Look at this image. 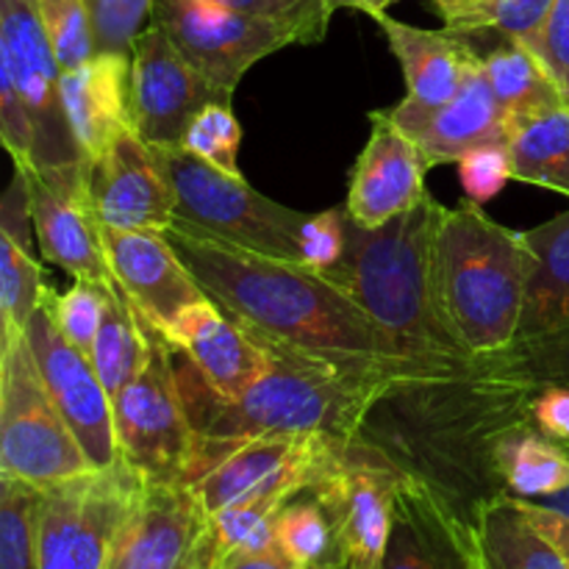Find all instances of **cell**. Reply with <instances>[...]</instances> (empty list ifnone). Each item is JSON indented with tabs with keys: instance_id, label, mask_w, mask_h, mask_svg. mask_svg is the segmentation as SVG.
I'll return each mask as SVG.
<instances>
[{
	"instance_id": "1",
	"label": "cell",
	"mask_w": 569,
	"mask_h": 569,
	"mask_svg": "<svg viewBox=\"0 0 569 569\" xmlns=\"http://www.w3.org/2000/svg\"><path fill=\"white\" fill-rule=\"evenodd\" d=\"M253 333L267 348L270 365L237 398L211 389L198 367L176 348L178 387L200 442H244L256 437L359 439L389 389L420 381V372L403 361L315 353Z\"/></svg>"
},
{
	"instance_id": "2",
	"label": "cell",
	"mask_w": 569,
	"mask_h": 569,
	"mask_svg": "<svg viewBox=\"0 0 569 569\" xmlns=\"http://www.w3.org/2000/svg\"><path fill=\"white\" fill-rule=\"evenodd\" d=\"M164 237L200 289L242 326L315 353L400 361L381 328L320 270L253 253L183 220Z\"/></svg>"
},
{
	"instance_id": "3",
	"label": "cell",
	"mask_w": 569,
	"mask_h": 569,
	"mask_svg": "<svg viewBox=\"0 0 569 569\" xmlns=\"http://www.w3.org/2000/svg\"><path fill=\"white\" fill-rule=\"evenodd\" d=\"M445 206L428 194L406 214L365 228L345 220V250L322 276L337 283L420 381L472 372L483 361L450 331L437 295V233Z\"/></svg>"
},
{
	"instance_id": "4",
	"label": "cell",
	"mask_w": 569,
	"mask_h": 569,
	"mask_svg": "<svg viewBox=\"0 0 569 569\" xmlns=\"http://www.w3.org/2000/svg\"><path fill=\"white\" fill-rule=\"evenodd\" d=\"M537 253L526 231H511L467 200L442 211L437 233V295L450 331L472 359H500L522 320Z\"/></svg>"
},
{
	"instance_id": "5",
	"label": "cell",
	"mask_w": 569,
	"mask_h": 569,
	"mask_svg": "<svg viewBox=\"0 0 569 569\" xmlns=\"http://www.w3.org/2000/svg\"><path fill=\"white\" fill-rule=\"evenodd\" d=\"M333 11L326 0L292 14H244L214 0H156L153 22L167 31L189 64L222 94L233 98L256 61L326 39Z\"/></svg>"
},
{
	"instance_id": "6",
	"label": "cell",
	"mask_w": 569,
	"mask_h": 569,
	"mask_svg": "<svg viewBox=\"0 0 569 569\" xmlns=\"http://www.w3.org/2000/svg\"><path fill=\"white\" fill-rule=\"evenodd\" d=\"M153 156L176 194L178 220L253 253L303 264L309 214L276 203L244 178L228 176L183 148L153 150Z\"/></svg>"
},
{
	"instance_id": "7",
	"label": "cell",
	"mask_w": 569,
	"mask_h": 569,
	"mask_svg": "<svg viewBox=\"0 0 569 569\" xmlns=\"http://www.w3.org/2000/svg\"><path fill=\"white\" fill-rule=\"evenodd\" d=\"M92 470L44 387L26 331H0V472L48 489Z\"/></svg>"
},
{
	"instance_id": "8",
	"label": "cell",
	"mask_w": 569,
	"mask_h": 569,
	"mask_svg": "<svg viewBox=\"0 0 569 569\" xmlns=\"http://www.w3.org/2000/svg\"><path fill=\"white\" fill-rule=\"evenodd\" d=\"M111 403L120 461L148 481H192L200 439L178 387L176 348L156 326L148 365Z\"/></svg>"
},
{
	"instance_id": "9",
	"label": "cell",
	"mask_w": 569,
	"mask_h": 569,
	"mask_svg": "<svg viewBox=\"0 0 569 569\" xmlns=\"http://www.w3.org/2000/svg\"><path fill=\"white\" fill-rule=\"evenodd\" d=\"M400 478L403 470L361 439L333 442L306 487L333 526V559L326 569H381Z\"/></svg>"
},
{
	"instance_id": "10",
	"label": "cell",
	"mask_w": 569,
	"mask_h": 569,
	"mask_svg": "<svg viewBox=\"0 0 569 569\" xmlns=\"http://www.w3.org/2000/svg\"><path fill=\"white\" fill-rule=\"evenodd\" d=\"M144 478L117 461L42 489L39 569H103Z\"/></svg>"
},
{
	"instance_id": "11",
	"label": "cell",
	"mask_w": 569,
	"mask_h": 569,
	"mask_svg": "<svg viewBox=\"0 0 569 569\" xmlns=\"http://www.w3.org/2000/svg\"><path fill=\"white\" fill-rule=\"evenodd\" d=\"M0 72L9 76L33 126V167L70 170L81 167L72 128L61 98V70L39 20L37 0H0Z\"/></svg>"
},
{
	"instance_id": "12",
	"label": "cell",
	"mask_w": 569,
	"mask_h": 569,
	"mask_svg": "<svg viewBox=\"0 0 569 569\" xmlns=\"http://www.w3.org/2000/svg\"><path fill=\"white\" fill-rule=\"evenodd\" d=\"M337 437H256L244 442H200L192 489L206 515L259 498L298 495L315 481Z\"/></svg>"
},
{
	"instance_id": "13",
	"label": "cell",
	"mask_w": 569,
	"mask_h": 569,
	"mask_svg": "<svg viewBox=\"0 0 569 569\" xmlns=\"http://www.w3.org/2000/svg\"><path fill=\"white\" fill-rule=\"evenodd\" d=\"M537 253L522 320L506 356L528 383L569 387V211L526 231Z\"/></svg>"
},
{
	"instance_id": "14",
	"label": "cell",
	"mask_w": 569,
	"mask_h": 569,
	"mask_svg": "<svg viewBox=\"0 0 569 569\" xmlns=\"http://www.w3.org/2000/svg\"><path fill=\"white\" fill-rule=\"evenodd\" d=\"M231 103L233 98L211 87L167 31L150 20L131 53V128L148 148H181L194 117L209 103Z\"/></svg>"
},
{
	"instance_id": "15",
	"label": "cell",
	"mask_w": 569,
	"mask_h": 569,
	"mask_svg": "<svg viewBox=\"0 0 569 569\" xmlns=\"http://www.w3.org/2000/svg\"><path fill=\"white\" fill-rule=\"evenodd\" d=\"M206 522L192 483L144 478L103 569H209Z\"/></svg>"
},
{
	"instance_id": "16",
	"label": "cell",
	"mask_w": 569,
	"mask_h": 569,
	"mask_svg": "<svg viewBox=\"0 0 569 569\" xmlns=\"http://www.w3.org/2000/svg\"><path fill=\"white\" fill-rule=\"evenodd\" d=\"M26 337L31 342L33 356H37L39 372H42L50 398L59 406L61 417L72 428L94 470L117 465L120 450H117L114 437L111 395L106 392L103 381L94 372L92 359L61 337L53 317H50V309L44 306V298L28 320Z\"/></svg>"
},
{
	"instance_id": "17",
	"label": "cell",
	"mask_w": 569,
	"mask_h": 569,
	"mask_svg": "<svg viewBox=\"0 0 569 569\" xmlns=\"http://www.w3.org/2000/svg\"><path fill=\"white\" fill-rule=\"evenodd\" d=\"M33 231L42 259L76 281L114 283L103 248V226L89 198L87 164L70 170H26Z\"/></svg>"
},
{
	"instance_id": "18",
	"label": "cell",
	"mask_w": 569,
	"mask_h": 569,
	"mask_svg": "<svg viewBox=\"0 0 569 569\" xmlns=\"http://www.w3.org/2000/svg\"><path fill=\"white\" fill-rule=\"evenodd\" d=\"M370 139L350 170L345 209L359 226L378 228L428 198L426 176L431 167L387 109L370 111Z\"/></svg>"
},
{
	"instance_id": "19",
	"label": "cell",
	"mask_w": 569,
	"mask_h": 569,
	"mask_svg": "<svg viewBox=\"0 0 569 569\" xmlns=\"http://www.w3.org/2000/svg\"><path fill=\"white\" fill-rule=\"evenodd\" d=\"M87 170L89 198L103 228L167 231L178 220L176 194L161 176L153 150L133 128H126L103 159Z\"/></svg>"
},
{
	"instance_id": "20",
	"label": "cell",
	"mask_w": 569,
	"mask_h": 569,
	"mask_svg": "<svg viewBox=\"0 0 569 569\" xmlns=\"http://www.w3.org/2000/svg\"><path fill=\"white\" fill-rule=\"evenodd\" d=\"M387 114L406 137L415 139L428 167L459 164L470 150L509 144L506 117L483 76L481 59L467 72L461 89L448 103L420 106L403 98L387 109Z\"/></svg>"
},
{
	"instance_id": "21",
	"label": "cell",
	"mask_w": 569,
	"mask_h": 569,
	"mask_svg": "<svg viewBox=\"0 0 569 569\" xmlns=\"http://www.w3.org/2000/svg\"><path fill=\"white\" fill-rule=\"evenodd\" d=\"M103 248L114 281L139 315L161 333L187 309L206 300L198 278L189 272L164 231H114L103 228Z\"/></svg>"
},
{
	"instance_id": "22",
	"label": "cell",
	"mask_w": 569,
	"mask_h": 569,
	"mask_svg": "<svg viewBox=\"0 0 569 569\" xmlns=\"http://www.w3.org/2000/svg\"><path fill=\"white\" fill-rule=\"evenodd\" d=\"M381 569H478L465 515L422 478H400Z\"/></svg>"
},
{
	"instance_id": "23",
	"label": "cell",
	"mask_w": 569,
	"mask_h": 569,
	"mask_svg": "<svg viewBox=\"0 0 569 569\" xmlns=\"http://www.w3.org/2000/svg\"><path fill=\"white\" fill-rule=\"evenodd\" d=\"M164 337L198 367L206 383L226 398H237L253 387L270 365L261 339L211 298L183 311Z\"/></svg>"
},
{
	"instance_id": "24",
	"label": "cell",
	"mask_w": 569,
	"mask_h": 569,
	"mask_svg": "<svg viewBox=\"0 0 569 569\" xmlns=\"http://www.w3.org/2000/svg\"><path fill=\"white\" fill-rule=\"evenodd\" d=\"M131 59L94 53L87 64L64 72L61 98L83 164L103 159L126 128H131Z\"/></svg>"
},
{
	"instance_id": "25",
	"label": "cell",
	"mask_w": 569,
	"mask_h": 569,
	"mask_svg": "<svg viewBox=\"0 0 569 569\" xmlns=\"http://www.w3.org/2000/svg\"><path fill=\"white\" fill-rule=\"evenodd\" d=\"M372 20L387 37L389 50L400 61L406 76V100L420 106H442L465 83L467 72L478 64L481 53L472 48L470 33L442 28V31H428L415 28L409 22L392 20L383 11Z\"/></svg>"
},
{
	"instance_id": "26",
	"label": "cell",
	"mask_w": 569,
	"mask_h": 569,
	"mask_svg": "<svg viewBox=\"0 0 569 569\" xmlns=\"http://www.w3.org/2000/svg\"><path fill=\"white\" fill-rule=\"evenodd\" d=\"M467 526L478 569H569L515 495L500 492L481 500Z\"/></svg>"
},
{
	"instance_id": "27",
	"label": "cell",
	"mask_w": 569,
	"mask_h": 569,
	"mask_svg": "<svg viewBox=\"0 0 569 569\" xmlns=\"http://www.w3.org/2000/svg\"><path fill=\"white\" fill-rule=\"evenodd\" d=\"M489 461L503 492L515 498L542 500L569 489V450L539 431L531 417L495 433Z\"/></svg>"
},
{
	"instance_id": "28",
	"label": "cell",
	"mask_w": 569,
	"mask_h": 569,
	"mask_svg": "<svg viewBox=\"0 0 569 569\" xmlns=\"http://www.w3.org/2000/svg\"><path fill=\"white\" fill-rule=\"evenodd\" d=\"M481 67L506 117L509 137L522 122L565 106L556 81L526 42L500 37V42L481 56Z\"/></svg>"
},
{
	"instance_id": "29",
	"label": "cell",
	"mask_w": 569,
	"mask_h": 569,
	"mask_svg": "<svg viewBox=\"0 0 569 569\" xmlns=\"http://www.w3.org/2000/svg\"><path fill=\"white\" fill-rule=\"evenodd\" d=\"M150 348H153V326L139 315L120 283H106L103 315L89 359L111 398L144 370Z\"/></svg>"
},
{
	"instance_id": "30",
	"label": "cell",
	"mask_w": 569,
	"mask_h": 569,
	"mask_svg": "<svg viewBox=\"0 0 569 569\" xmlns=\"http://www.w3.org/2000/svg\"><path fill=\"white\" fill-rule=\"evenodd\" d=\"M511 178L569 198V106L522 122L509 137Z\"/></svg>"
},
{
	"instance_id": "31",
	"label": "cell",
	"mask_w": 569,
	"mask_h": 569,
	"mask_svg": "<svg viewBox=\"0 0 569 569\" xmlns=\"http://www.w3.org/2000/svg\"><path fill=\"white\" fill-rule=\"evenodd\" d=\"M295 498V495H292ZM289 495H259L209 515L206 522V565L220 569L242 556L261 553L276 545V522Z\"/></svg>"
},
{
	"instance_id": "32",
	"label": "cell",
	"mask_w": 569,
	"mask_h": 569,
	"mask_svg": "<svg viewBox=\"0 0 569 569\" xmlns=\"http://www.w3.org/2000/svg\"><path fill=\"white\" fill-rule=\"evenodd\" d=\"M553 0H433L431 9L442 17L445 28L531 42L542 31Z\"/></svg>"
},
{
	"instance_id": "33",
	"label": "cell",
	"mask_w": 569,
	"mask_h": 569,
	"mask_svg": "<svg viewBox=\"0 0 569 569\" xmlns=\"http://www.w3.org/2000/svg\"><path fill=\"white\" fill-rule=\"evenodd\" d=\"M42 489L0 472V569H39Z\"/></svg>"
},
{
	"instance_id": "34",
	"label": "cell",
	"mask_w": 569,
	"mask_h": 569,
	"mask_svg": "<svg viewBox=\"0 0 569 569\" xmlns=\"http://www.w3.org/2000/svg\"><path fill=\"white\" fill-rule=\"evenodd\" d=\"M276 539L300 567H328L333 559V526L320 500L300 489L287 500L276 522Z\"/></svg>"
},
{
	"instance_id": "35",
	"label": "cell",
	"mask_w": 569,
	"mask_h": 569,
	"mask_svg": "<svg viewBox=\"0 0 569 569\" xmlns=\"http://www.w3.org/2000/svg\"><path fill=\"white\" fill-rule=\"evenodd\" d=\"M44 289L42 264L31 250L0 233V331H26Z\"/></svg>"
},
{
	"instance_id": "36",
	"label": "cell",
	"mask_w": 569,
	"mask_h": 569,
	"mask_svg": "<svg viewBox=\"0 0 569 569\" xmlns=\"http://www.w3.org/2000/svg\"><path fill=\"white\" fill-rule=\"evenodd\" d=\"M239 144H242V126L233 117L231 103H209L189 126L181 148L198 156L206 164L242 178L239 172Z\"/></svg>"
},
{
	"instance_id": "37",
	"label": "cell",
	"mask_w": 569,
	"mask_h": 569,
	"mask_svg": "<svg viewBox=\"0 0 569 569\" xmlns=\"http://www.w3.org/2000/svg\"><path fill=\"white\" fill-rule=\"evenodd\" d=\"M92 28L94 53L128 56L144 31V22L153 20L156 0H83Z\"/></svg>"
},
{
	"instance_id": "38",
	"label": "cell",
	"mask_w": 569,
	"mask_h": 569,
	"mask_svg": "<svg viewBox=\"0 0 569 569\" xmlns=\"http://www.w3.org/2000/svg\"><path fill=\"white\" fill-rule=\"evenodd\" d=\"M44 306L50 309L56 328L61 337L81 350L83 356H92L94 337L100 328V315H103V287L89 281H76L67 292L44 289Z\"/></svg>"
},
{
	"instance_id": "39",
	"label": "cell",
	"mask_w": 569,
	"mask_h": 569,
	"mask_svg": "<svg viewBox=\"0 0 569 569\" xmlns=\"http://www.w3.org/2000/svg\"><path fill=\"white\" fill-rule=\"evenodd\" d=\"M37 9L61 70L87 64L94 56V39L83 0H37Z\"/></svg>"
},
{
	"instance_id": "40",
	"label": "cell",
	"mask_w": 569,
	"mask_h": 569,
	"mask_svg": "<svg viewBox=\"0 0 569 569\" xmlns=\"http://www.w3.org/2000/svg\"><path fill=\"white\" fill-rule=\"evenodd\" d=\"M459 181L467 200L483 206L498 198L506 183L511 181L509 144H487V148L470 150L459 161Z\"/></svg>"
},
{
	"instance_id": "41",
	"label": "cell",
	"mask_w": 569,
	"mask_h": 569,
	"mask_svg": "<svg viewBox=\"0 0 569 569\" xmlns=\"http://www.w3.org/2000/svg\"><path fill=\"white\" fill-rule=\"evenodd\" d=\"M569 106V0H553L542 31L528 42Z\"/></svg>"
},
{
	"instance_id": "42",
	"label": "cell",
	"mask_w": 569,
	"mask_h": 569,
	"mask_svg": "<svg viewBox=\"0 0 569 569\" xmlns=\"http://www.w3.org/2000/svg\"><path fill=\"white\" fill-rule=\"evenodd\" d=\"M345 220H348V209L337 206V209L320 211V214H309L303 231V264L311 270H328L339 261L345 250Z\"/></svg>"
},
{
	"instance_id": "43",
	"label": "cell",
	"mask_w": 569,
	"mask_h": 569,
	"mask_svg": "<svg viewBox=\"0 0 569 569\" xmlns=\"http://www.w3.org/2000/svg\"><path fill=\"white\" fill-rule=\"evenodd\" d=\"M531 422L559 445H569V387L567 383H545L528 398Z\"/></svg>"
},
{
	"instance_id": "44",
	"label": "cell",
	"mask_w": 569,
	"mask_h": 569,
	"mask_svg": "<svg viewBox=\"0 0 569 569\" xmlns=\"http://www.w3.org/2000/svg\"><path fill=\"white\" fill-rule=\"evenodd\" d=\"M0 233L11 237L28 250H31V239L37 237L31 214V194H28V176L22 167H14V176H11L9 189L3 194V206H0Z\"/></svg>"
},
{
	"instance_id": "45",
	"label": "cell",
	"mask_w": 569,
	"mask_h": 569,
	"mask_svg": "<svg viewBox=\"0 0 569 569\" xmlns=\"http://www.w3.org/2000/svg\"><path fill=\"white\" fill-rule=\"evenodd\" d=\"M520 503H522V509L528 511V517L533 520V526H537L539 531H542L545 537L556 545V550H559L561 559H565L569 567V517L561 515V511H556V509H548V506H542V503H533V500L520 498Z\"/></svg>"
},
{
	"instance_id": "46",
	"label": "cell",
	"mask_w": 569,
	"mask_h": 569,
	"mask_svg": "<svg viewBox=\"0 0 569 569\" xmlns=\"http://www.w3.org/2000/svg\"><path fill=\"white\" fill-rule=\"evenodd\" d=\"M214 3L244 11V14L278 17V14H292V11H300V9H309V6L320 3V0H214Z\"/></svg>"
},
{
	"instance_id": "47",
	"label": "cell",
	"mask_w": 569,
	"mask_h": 569,
	"mask_svg": "<svg viewBox=\"0 0 569 569\" xmlns=\"http://www.w3.org/2000/svg\"><path fill=\"white\" fill-rule=\"evenodd\" d=\"M220 569H303L292 556H287V550L281 545H270L261 553H250L242 556V559H233L228 565H222Z\"/></svg>"
},
{
	"instance_id": "48",
	"label": "cell",
	"mask_w": 569,
	"mask_h": 569,
	"mask_svg": "<svg viewBox=\"0 0 569 569\" xmlns=\"http://www.w3.org/2000/svg\"><path fill=\"white\" fill-rule=\"evenodd\" d=\"M392 3H398V0H326V6L331 11L356 9V11H365L367 17L383 14V11H387Z\"/></svg>"
},
{
	"instance_id": "49",
	"label": "cell",
	"mask_w": 569,
	"mask_h": 569,
	"mask_svg": "<svg viewBox=\"0 0 569 569\" xmlns=\"http://www.w3.org/2000/svg\"><path fill=\"white\" fill-rule=\"evenodd\" d=\"M567 450H569V448H567ZM533 503H542V506H548V509H556V511H561V515L569 517V489H565V492L550 495V498L533 500Z\"/></svg>"
},
{
	"instance_id": "50",
	"label": "cell",
	"mask_w": 569,
	"mask_h": 569,
	"mask_svg": "<svg viewBox=\"0 0 569 569\" xmlns=\"http://www.w3.org/2000/svg\"><path fill=\"white\" fill-rule=\"evenodd\" d=\"M309 569H326V567H309Z\"/></svg>"
},
{
	"instance_id": "51",
	"label": "cell",
	"mask_w": 569,
	"mask_h": 569,
	"mask_svg": "<svg viewBox=\"0 0 569 569\" xmlns=\"http://www.w3.org/2000/svg\"><path fill=\"white\" fill-rule=\"evenodd\" d=\"M565 448H569V445H565Z\"/></svg>"
}]
</instances>
